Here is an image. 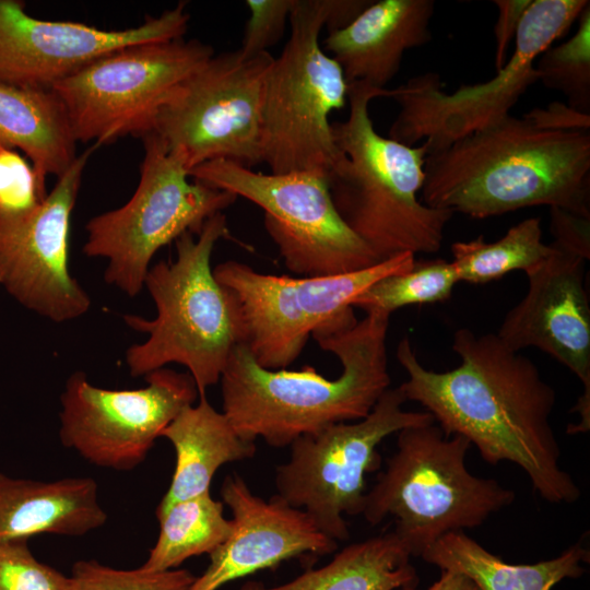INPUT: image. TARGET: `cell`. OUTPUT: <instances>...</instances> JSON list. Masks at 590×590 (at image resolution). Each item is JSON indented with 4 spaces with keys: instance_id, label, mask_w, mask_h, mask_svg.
Masks as SVG:
<instances>
[{
    "instance_id": "cell-1",
    "label": "cell",
    "mask_w": 590,
    "mask_h": 590,
    "mask_svg": "<svg viewBox=\"0 0 590 590\" xmlns=\"http://www.w3.org/2000/svg\"><path fill=\"white\" fill-rule=\"evenodd\" d=\"M452 350L460 364L435 371L420 363L409 338L400 340L397 358L408 379L399 388L406 400L420 403L446 435L467 438L487 463L517 464L542 499L577 502L580 488L560 467L551 424L555 390L535 364L497 334L468 328L455 332Z\"/></svg>"
},
{
    "instance_id": "cell-2",
    "label": "cell",
    "mask_w": 590,
    "mask_h": 590,
    "mask_svg": "<svg viewBox=\"0 0 590 590\" xmlns=\"http://www.w3.org/2000/svg\"><path fill=\"white\" fill-rule=\"evenodd\" d=\"M422 202L472 219L547 205L590 219V132L547 130L526 116L427 154Z\"/></svg>"
},
{
    "instance_id": "cell-3",
    "label": "cell",
    "mask_w": 590,
    "mask_h": 590,
    "mask_svg": "<svg viewBox=\"0 0 590 590\" xmlns=\"http://www.w3.org/2000/svg\"><path fill=\"white\" fill-rule=\"evenodd\" d=\"M389 315L366 314L352 328L314 338L334 354L342 373L327 379L310 366L267 369L244 345L232 352L221 376L223 413L245 439L283 448L295 439L366 417L390 388Z\"/></svg>"
},
{
    "instance_id": "cell-4",
    "label": "cell",
    "mask_w": 590,
    "mask_h": 590,
    "mask_svg": "<svg viewBox=\"0 0 590 590\" xmlns=\"http://www.w3.org/2000/svg\"><path fill=\"white\" fill-rule=\"evenodd\" d=\"M387 88L349 83L347 119L331 123L344 160L328 177L333 204L347 227L379 261L400 253L439 251L453 216L420 199L427 148L410 146L378 133L369 103L386 97Z\"/></svg>"
},
{
    "instance_id": "cell-5",
    "label": "cell",
    "mask_w": 590,
    "mask_h": 590,
    "mask_svg": "<svg viewBox=\"0 0 590 590\" xmlns=\"http://www.w3.org/2000/svg\"><path fill=\"white\" fill-rule=\"evenodd\" d=\"M194 236L185 233L175 240L174 261L150 267L144 285L157 315L125 316L131 329L149 334L127 350L126 363L133 377L180 364L203 397L220 381L234 349L243 344L244 326L234 294L217 282L211 267L215 245L231 237L225 214L211 216Z\"/></svg>"
},
{
    "instance_id": "cell-6",
    "label": "cell",
    "mask_w": 590,
    "mask_h": 590,
    "mask_svg": "<svg viewBox=\"0 0 590 590\" xmlns=\"http://www.w3.org/2000/svg\"><path fill=\"white\" fill-rule=\"evenodd\" d=\"M397 449L365 495L363 517L377 526L393 518V533L411 556L444 535L479 527L508 507L514 491L473 475L465 464L470 441L436 423L397 433Z\"/></svg>"
},
{
    "instance_id": "cell-7",
    "label": "cell",
    "mask_w": 590,
    "mask_h": 590,
    "mask_svg": "<svg viewBox=\"0 0 590 590\" xmlns=\"http://www.w3.org/2000/svg\"><path fill=\"white\" fill-rule=\"evenodd\" d=\"M326 24V0H295L290 37L263 83L261 158L270 173H315L328 179L344 160L330 115L345 106L349 84L321 46Z\"/></svg>"
},
{
    "instance_id": "cell-8",
    "label": "cell",
    "mask_w": 590,
    "mask_h": 590,
    "mask_svg": "<svg viewBox=\"0 0 590 590\" xmlns=\"http://www.w3.org/2000/svg\"><path fill=\"white\" fill-rule=\"evenodd\" d=\"M144 156L138 187L127 203L92 217L83 252L104 258V278L128 296L144 286L150 263L164 246L185 233L198 235L204 223L237 197L190 180L185 158L153 132L142 138Z\"/></svg>"
},
{
    "instance_id": "cell-9",
    "label": "cell",
    "mask_w": 590,
    "mask_h": 590,
    "mask_svg": "<svg viewBox=\"0 0 590 590\" xmlns=\"http://www.w3.org/2000/svg\"><path fill=\"white\" fill-rule=\"evenodd\" d=\"M589 4L588 0H532L517 31L511 56L486 82L463 84L446 93L439 74L427 72L397 88H387L386 97L400 106L389 138L410 146L423 141L429 154L503 119L538 82V57Z\"/></svg>"
},
{
    "instance_id": "cell-10",
    "label": "cell",
    "mask_w": 590,
    "mask_h": 590,
    "mask_svg": "<svg viewBox=\"0 0 590 590\" xmlns=\"http://www.w3.org/2000/svg\"><path fill=\"white\" fill-rule=\"evenodd\" d=\"M415 255L404 252L343 274L299 276L266 274L227 260L213 268L217 282L235 296L243 317V344L267 369H286L308 340L352 328L358 320L353 299L373 283L410 270Z\"/></svg>"
},
{
    "instance_id": "cell-11",
    "label": "cell",
    "mask_w": 590,
    "mask_h": 590,
    "mask_svg": "<svg viewBox=\"0 0 590 590\" xmlns=\"http://www.w3.org/2000/svg\"><path fill=\"white\" fill-rule=\"evenodd\" d=\"M214 55L199 39L135 44L106 54L51 90L76 142L93 145L153 132L176 88Z\"/></svg>"
},
{
    "instance_id": "cell-12",
    "label": "cell",
    "mask_w": 590,
    "mask_h": 590,
    "mask_svg": "<svg viewBox=\"0 0 590 590\" xmlns=\"http://www.w3.org/2000/svg\"><path fill=\"white\" fill-rule=\"evenodd\" d=\"M406 401L399 386L389 388L366 417L295 439L287 462L276 467V495L303 509L328 538L347 540L344 515L363 512L366 475L381 464L379 444L406 427L435 422L426 411L404 410Z\"/></svg>"
},
{
    "instance_id": "cell-13",
    "label": "cell",
    "mask_w": 590,
    "mask_h": 590,
    "mask_svg": "<svg viewBox=\"0 0 590 590\" xmlns=\"http://www.w3.org/2000/svg\"><path fill=\"white\" fill-rule=\"evenodd\" d=\"M189 176L262 209L268 235L285 267L299 276L350 273L380 262L340 217L322 175L263 174L215 160L191 168Z\"/></svg>"
},
{
    "instance_id": "cell-14",
    "label": "cell",
    "mask_w": 590,
    "mask_h": 590,
    "mask_svg": "<svg viewBox=\"0 0 590 590\" xmlns=\"http://www.w3.org/2000/svg\"><path fill=\"white\" fill-rule=\"evenodd\" d=\"M269 51L244 58L238 49L213 55L160 110L153 133L191 168L225 160L262 164L261 107Z\"/></svg>"
},
{
    "instance_id": "cell-15",
    "label": "cell",
    "mask_w": 590,
    "mask_h": 590,
    "mask_svg": "<svg viewBox=\"0 0 590 590\" xmlns=\"http://www.w3.org/2000/svg\"><path fill=\"white\" fill-rule=\"evenodd\" d=\"M145 379L140 389L111 390L73 373L60 397L62 445L97 467L131 471L141 464L164 428L199 399L189 373L163 367Z\"/></svg>"
},
{
    "instance_id": "cell-16",
    "label": "cell",
    "mask_w": 590,
    "mask_h": 590,
    "mask_svg": "<svg viewBox=\"0 0 590 590\" xmlns=\"http://www.w3.org/2000/svg\"><path fill=\"white\" fill-rule=\"evenodd\" d=\"M92 145L30 211L0 214V285L38 315L64 322L83 316L91 298L69 270V236Z\"/></svg>"
},
{
    "instance_id": "cell-17",
    "label": "cell",
    "mask_w": 590,
    "mask_h": 590,
    "mask_svg": "<svg viewBox=\"0 0 590 590\" xmlns=\"http://www.w3.org/2000/svg\"><path fill=\"white\" fill-rule=\"evenodd\" d=\"M190 14L181 1L135 27L102 30L71 21H46L20 0H0V84L51 90L102 56L123 47L185 36Z\"/></svg>"
},
{
    "instance_id": "cell-18",
    "label": "cell",
    "mask_w": 590,
    "mask_h": 590,
    "mask_svg": "<svg viewBox=\"0 0 590 590\" xmlns=\"http://www.w3.org/2000/svg\"><path fill=\"white\" fill-rule=\"evenodd\" d=\"M553 252L524 273L526 296L505 316L497 337L510 350L545 352L583 386L575 411L581 429L590 427V302L586 259L554 246Z\"/></svg>"
},
{
    "instance_id": "cell-19",
    "label": "cell",
    "mask_w": 590,
    "mask_h": 590,
    "mask_svg": "<svg viewBox=\"0 0 590 590\" xmlns=\"http://www.w3.org/2000/svg\"><path fill=\"white\" fill-rule=\"evenodd\" d=\"M221 497L233 515L231 533L209 555L210 564L189 590H219L284 560L328 555L338 548V542L320 532L303 509L276 494L263 499L236 473L223 480Z\"/></svg>"
},
{
    "instance_id": "cell-20",
    "label": "cell",
    "mask_w": 590,
    "mask_h": 590,
    "mask_svg": "<svg viewBox=\"0 0 590 590\" xmlns=\"http://www.w3.org/2000/svg\"><path fill=\"white\" fill-rule=\"evenodd\" d=\"M433 0H379L347 26L329 32L323 50L349 83L385 90L397 75L405 51L432 40Z\"/></svg>"
},
{
    "instance_id": "cell-21",
    "label": "cell",
    "mask_w": 590,
    "mask_h": 590,
    "mask_svg": "<svg viewBox=\"0 0 590 590\" xmlns=\"http://www.w3.org/2000/svg\"><path fill=\"white\" fill-rule=\"evenodd\" d=\"M106 520L92 477L46 482L0 472V539L28 540L42 533L80 536Z\"/></svg>"
},
{
    "instance_id": "cell-22",
    "label": "cell",
    "mask_w": 590,
    "mask_h": 590,
    "mask_svg": "<svg viewBox=\"0 0 590 590\" xmlns=\"http://www.w3.org/2000/svg\"><path fill=\"white\" fill-rule=\"evenodd\" d=\"M161 437L174 447L176 463L169 487L156 510L210 492L211 481L222 465L252 458L257 450L255 441L243 438L205 396L184 409Z\"/></svg>"
},
{
    "instance_id": "cell-23",
    "label": "cell",
    "mask_w": 590,
    "mask_h": 590,
    "mask_svg": "<svg viewBox=\"0 0 590 590\" xmlns=\"http://www.w3.org/2000/svg\"><path fill=\"white\" fill-rule=\"evenodd\" d=\"M76 140L52 90L0 84V145L25 154L39 184L60 177L76 158Z\"/></svg>"
},
{
    "instance_id": "cell-24",
    "label": "cell",
    "mask_w": 590,
    "mask_h": 590,
    "mask_svg": "<svg viewBox=\"0 0 590 590\" xmlns=\"http://www.w3.org/2000/svg\"><path fill=\"white\" fill-rule=\"evenodd\" d=\"M421 557L440 570L468 576L481 590H552L564 579L579 578L585 573L589 551L579 540L554 558L535 564H509L458 531L437 540Z\"/></svg>"
},
{
    "instance_id": "cell-25",
    "label": "cell",
    "mask_w": 590,
    "mask_h": 590,
    "mask_svg": "<svg viewBox=\"0 0 590 590\" xmlns=\"http://www.w3.org/2000/svg\"><path fill=\"white\" fill-rule=\"evenodd\" d=\"M411 554L393 532L352 543L324 566L291 581L266 587L248 581L239 590H399L416 586Z\"/></svg>"
},
{
    "instance_id": "cell-26",
    "label": "cell",
    "mask_w": 590,
    "mask_h": 590,
    "mask_svg": "<svg viewBox=\"0 0 590 590\" xmlns=\"http://www.w3.org/2000/svg\"><path fill=\"white\" fill-rule=\"evenodd\" d=\"M155 514L160 533L140 566L145 571L176 569L190 557L210 555L232 530V521L224 516V504L210 492L176 502Z\"/></svg>"
},
{
    "instance_id": "cell-27",
    "label": "cell",
    "mask_w": 590,
    "mask_h": 590,
    "mask_svg": "<svg viewBox=\"0 0 590 590\" xmlns=\"http://www.w3.org/2000/svg\"><path fill=\"white\" fill-rule=\"evenodd\" d=\"M539 217H529L510 227L496 241L481 235L451 245V263L459 282L482 284L502 279L511 271L523 272L547 258L554 250L543 243Z\"/></svg>"
},
{
    "instance_id": "cell-28",
    "label": "cell",
    "mask_w": 590,
    "mask_h": 590,
    "mask_svg": "<svg viewBox=\"0 0 590 590\" xmlns=\"http://www.w3.org/2000/svg\"><path fill=\"white\" fill-rule=\"evenodd\" d=\"M459 282L451 261L444 259L422 260L404 272L379 279L356 296L353 308L366 314L391 315L410 306L447 300Z\"/></svg>"
},
{
    "instance_id": "cell-29",
    "label": "cell",
    "mask_w": 590,
    "mask_h": 590,
    "mask_svg": "<svg viewBox=\"0 0 590 590\" xmlns=\"http://www.w3.org/2000/svg\"><path fill=\"white\" fill-rule=\"evenodd\" d=\"M577 21V32L544 50L534 68L545 87L560 92L569 107L590 115V4Z\"/></svg>"
},
{
    "instance_id": "cell-30",
    "label": "cell",
    "mask_w": 590,
    "mask_h": 590,
    "mask_svg": "<svg viewBox=\"0 0 590 590\" xmlns=\"http://www.w3.org/2000/svg\"><path fill=\"white\" fill-rule=\"evenodd\" d=\"M196 577L182 568L164 571L116 569L94 559L73 564L70 575L71 590H189Z\"/></svg>"
},
{
    "instance_id": "cell-31",
    "label": "cell",
    "mask_w": 590,
    "mask_h": 590,
    "mask_svg": "<svg viewBox=\"0 0 590 590\" xmlns=\"http://www.w3.org/2000/svg\"><path fill=\"white\" fill-rule=\"evenodd\" d=\"M0 590H71L70 578L36 559L27 539H0Z\"/></svg>"
},
{
    "instance_id": "cell-32",
    "label": "cell",
    "mask_w": 590,
    "mask_h": 590,
    "mask_svg": "<svg viewBox=\"0 0 590 590\" xmlns=\"http://www.w3.org/2000/svg\"><path fill=\"white\" fill-rule=\"evenodd\" d=\"M47 193L30 161L17 150L0 145V214L30 211Z\"/></svg>"
},
{
    "instance_id": "cell-33",
    "label": "cell",
    "mask_w": 590,
    "mask_h": 590,
    "mask_svg": "<svg viewBox=\"0 0 590 590\" xmlns=\"http://www.w3.org/2000/svg\"><path fill=\"white\" fill-rule=\"evenodd\" d=\"M245 4L249 16L238 51L251 58L268 52L282 38L295 0H247Z\"/></svg>"
},
{
    "instance_id": "cell-34",
    "label": "cell",
    "mask_w": 590,
    "mask_h": 590,
    "mask_svg": "<svg viewBox=\"0 0 590 590\" xmlns=\"http://www.w3.org/2000/svg\"><path fill=\"white\" fill-rule=\"evenodd\" d=\"M550 232L554 236V246L589 260L590 219L550 208Z\"/></svg>"
},
{
    "instance_id": "cell-35",
    "label": "cell",
    "mask_w": 590,
    "mask_h": 590,
    "mask_svg": "<svg viewBox=\"0 0 590 590\" xmlns=\"http://www.w3.org/2000/svg\"><path fill=\"white\" fill-rule=\"evenodd\" d=\"M532 0H494L497 8V20L494 27L496 72L506 63L507 51L516 37L522 16Z\"/></svg>"
},
{
    "instance_id": "cell-36",
    "label": "cell",
    "mask_w": 590,
    "mask_h": 590,
    "mask_svg": "<svg viewBox=\"0 0 590 590\" xmlns=\"http://www.w3.org/2000/svg\"><path fill=\"white\" fill-rule=\"evenodd\" d=\"M524 116L542 129L590 130V115L578 111L559 102H554L546 108H534Z\"/></svg>"
},
{
    "instance_id": "cell-37",
    "label": "cell",
    "mask_w": 590,
    "mask_h": 590,
    "mask_svg": "<svg viewBox=\"0 0 590 590\" xmlns=\"http://www.w3.org/2000/svg\"><path fill=\"white\" fill-rule=\"evenodd\" d=\"M373 0H326L329 32L341 30L352 23Z\"/></svg>"
},
{
    "instance_id": "cell-38",
    "label": "cell",
    "mask_w": 590,
    "mask_h": 590,
    "mask_svg": "<svg viewBox=\"0 0 590 590\" xmlns=\"http://www.w3.org/2000/svg\"><path fill=\"white\" fill-rule=\"evenodd\" d=\"M427 590H481L468 576L450 570H441V575Z\"/></svg>"
},
{
    "instance_id": "cell-39",
    "label": "cell",
    "mask_w": 590,
    "mask_h": 590,
    "mask_svg": "<svg viewBox=\"0 0 590 590\" xmlns=\"http://www.w3.org/2000/svg\"><path fill=\"white\" fill-rule=\"evenodd\" d=\"M399 590H417V589H416V586H409V587L401 588Z\"/></svg>"
}]
</instances>
